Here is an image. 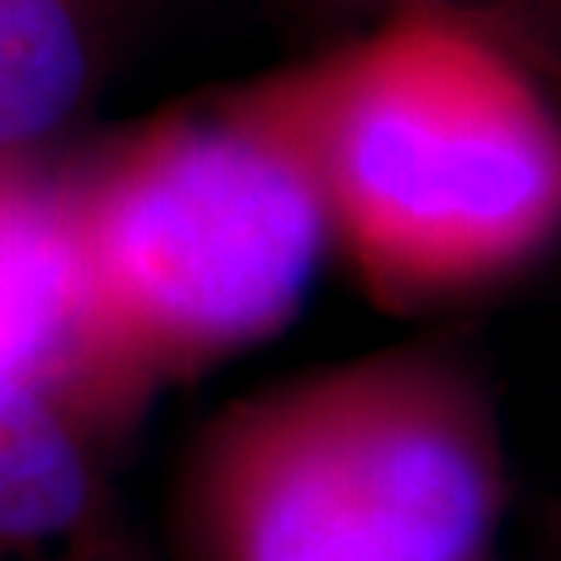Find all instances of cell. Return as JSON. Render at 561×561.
I'll use <instances>...</instances> for the list:
<instances>
[{
  "mask_svg": "<svg viewBox=\"0 0 561 561\" xmlns=\"http://www.w3.org/2000/svg\"><path fill=\"white\" fill-rule=\"evenodd\" d=\"M110 351L146 401L271 340L332 249L307 161L238 92L73 175Z\"/></svg>",
  "mask_w": 561,
  "mask_h": 561,
  "instance_id": "3957f363",
  "label": "cell"
},
{
  "mask_svg": "<svg viewBox=\"0 0 561 561\" xmlns=\"http://www.w3.org/2000/svg\"><path fill=\"white\" fill-rule=\"evenodd\" d=\"M496 409L463 357L398 346L222 409L175 492L183 561H489Z\"/></svg>",
  "mask_w": 561,
  "mask_h": 561,
  "instance_id": "7a4b0ae2",
  "label": "cell"
},
{
  "mask_svg": "<svg viewBox=\"0 0 561 561\" xmlns=\"http://www.w3.org/2000/svg\"><path fill=\"white\" fill-rule=\"evenodd\" d=\"M103 445L55 401L0 383V561H142Z\"/></svg>",
  "mask_w": 561,
  "mask_h": 561,
  "instance_id": "5b68a950",
  "label": "cell"
},
{
  "mask_svg": "<svg viewBox=\"0 0 561 561\" xmlns=\"http://www.w3.org/2000/svg\"><path fill=\"white\" fill-rule=\"evenodd\" d=\"M110 0H0V161L66 131L103 84Z\"/></svg>",
  "mask_w": 561,
  "mask_h": 561,
  "instance_id": "8992f818",
  "label": "cell"
},
{
  "mask_svg": "<svg viewBox=\"0 0 561 561\" xmlns=\"http://www.w3.org/2000/svg\"><path fill=\"white\" fill-rule=\"evenodd\" d=\"M244 95L383 307L470 296L561 238V95L496 15L409 0Z\"/></svg>",
  "mask_w": 561,
  "mask_h": 561,
  "instance_id": "6da1fadb",
  "label": "cell"
},
{
  "mask_svg": "<svg viewBox=\"0 0 561 561\" xmlns=\"http://www.w3.org/2000/svg\"><path fill=\"white\" fill-rule=\"evenodd\" d=\"M518 15L533 26L543 59L554 62L561 81V0H518Z\"/></svg>",
  "mask_w": 561,
  "mask_h": 561,
  "instance_id": "52a82bcc",
  "label": "cell"
},
{
  "mask_svg": "<svg viewBox=\"0 0 561 561\" xmlns=\"http://www.w3.org/2000/svg\"><path fill=\"white\" fill-rule=\"evenodd\" d=\"M0 383L33 390L114 442L142 412L110 351L73 175L0 161Z\"/></svg>",
  "mask_w": 561,
  "mask_h": 561,
  "instance_id": "277c9868",
  "label": "cell"
},
{
  "mask_svg": "<svg viewBox=\"0 0 561 561\" xmlns=\"http://www.w3.org/2000/svg\"><path fill=\"white\" fill-rule=\"evenodd\" d=\"M398 4H409V0H387V8H398ZM442 4H459V8H474V11H485V15H496L492 4H500V0H442ZM503 11H518V0H503Z\"/></svg>",
  "mask_w": 561,
  "mask_h": 561,
  "instance_id": "ba28073f",
  "label": "cell"
}]
</instances>
